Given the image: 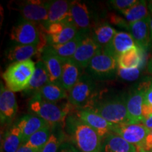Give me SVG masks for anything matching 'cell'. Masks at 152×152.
Returning a JSON list of instances; mask_svg holds the SVG:
<instances>
[{
  "mask_svg": "<svg viewBox=\"0 0 152 152\" xmlns=\"http://www.w3.org/2000/svg\"><path fill=\"white\" fill-rule=\"evenodd\" d=\"M89 75L97 79L111 78L118 69L117 58L102 49L91 61L88 67Z\"/></svg>",
  "mask_w": 152,
  "mask_h": 152,
  "instance_id": "6",
  "label": "cell"
},
{
  "mask_svg": "<svg viewBox=\"0 0 152 152\" xmlns=\"http://www.w3.org/2000/svg\"><path fill=\"white\" fill-rule=\"evenodd\" d=\"M96 85L89 74H83L77 83L68 92V102L79 109H89L94 103Z\"/></svg>",
  "mask_w": 152,
  "mask_h": 152,
  "instance_id": "4",
  "label": "cell"
},
{
  "mask_svg": "<svg viewBox=\"0 0 152 152\" xmlns=\"http://www.w3.org/2000/svg\"><path fill=\"white\" fill-rule=\"evenodd\" d=\"M144 102L152 106V82L144 95Z\"/></svg>",
  "mask_w": 152,
  "mask_h": 152,
  "instance_id": "39",
  "label": "cell"
},
{
  "mask_svg": "<svg viewBox=\"0 0 152 152\" xmlns=\"http://www.w3.org/2000/svg\"><path fill=\"white\" fill-rule=\"evenodd\" d=\"M42 31L37 24L23 19L11 29L10 37L13 41L22 45H42L47 44L42 42Z\"/></svg>",
  "mask_w": 152,
  "mask_h": 152,
  "instance_id": "7",
  "label": "cell"
},
{
  "mask_svg": "<svg viewBox=\"0 0 152 152\" xmlns=\"http://www.w3.org/2000/svg\"><path fill=\"white\" fill-rule=\"evenodd\" d=\"M102 49V47L92 37L87 35L80 44L71 59L82 69L86 68L92 58Z\"/></svg>",
  "mask_w": 152,
  "mask_h": 152,
  "instance_id": "13",
  "label": "cell"
},
{
  "mask_svg": "<svg viewBox=\"0 0 152 152\" xmlns=\"http://www.w3.org/2000/svg\"><path fill=\"white\" fill-rule=\"evenodd\" d=\"M110 21L115 26L129 30V26H130L129 23L126 20H124L123 18L118 16H116L115 14L111 15L110 16Z\"/></svg>",
  "mask_w": 152,
  "mask_h": 152,
  "instance_id": "36",
  "label": "cell"
},
{
  "mask_svg": "<svg viewBox=\"0 0 152 152\" xmlns=\"http://www.w3.org/2000/svg\"><path fill=\"white\" fill-rule=\"evenodd\" d=\"M148 9H149V10L150 11V12H151V14L152 13V0L149 1V3H148Z\"/></svg>",
  "mask_w": 152,
  "mask_h": 152,
  "instance_id": "44",
  "label": "cell"
},
{
  "mask_svg": "<svg viewBox=\"0 0 152 152\" xmlns=\"http://www.w3.org/2000/svg\"><path fill=\"white\" fill-rule=\"evenodd\" d=\"M77 117L82 122L96 131L102 138H105L112 132L115 125L90 109H79L77 112Z\"/></svg>",
  "mask_w": 152,
  "mask_h": 152,
  "instance_id": "12",
  "label": "cell"
},
{
  "mask_svg": "<svg viewBox=\"0 0 152 152\" xmlns=\"http://www.w3.org/2000/svg\"><path fill=\"white\" fill-rule=\"evenodd\" d=\"M150 28H151V42H152V13L150 14Z\"/></svg>",
  "mask_w": 152,
  "mask_h": 152,
  "instance_id": "43",
  "label": "cell"
},
{
  "mask_svg": "<svg viewBox=\"0 0 152 152\" xmlns=\"http://www.w3.org/2000/svg\"><path fill=\"white\" fill-rule=\"evenodd\" d=\"M143 124H121L114 125L112 132L121 136L129 143L140 147L149 132Z\"/></svg>",
  "mask_w": 152,
  "mask_h": 152,
  "instance_id": "11",
  "label": "cell"
},
{
  "mask_svg": "<svg viewBox=\"0 0 152 152\" xmlns=\"http://www.w3.org/2000/svg\"><path fill=\"white\" fill-rule=\"evenodd\" d=\"M42 45H18L9 49L7 53L9 60L13 62L24 61L31 59V58L37 54H41L44 48Z\"/></svg>",
  "mask_w": 152,
  "mask_h": 152,
  "instance_id": "22",
  "label": "cell"
},
{
  "mask_svg": "<svg viewBox=\"0 0 152 152\" xmlns=\"http://www.w3.org/2000/svg\"><path fill=\"white\" fill-rule=\"evenodd\" d=\"M18 111L16 96L14 92L1 84L0 91V117L1 123H8L13 119Z\"/></svg>",
  "mask_w": 152,
  "mask_h": 152,
  "instance_id": "17",
  "label": "cell"
},
{
  "mask_svg": "<svg viewBox=\"0 0 152 152\" xmlns=\"http://www.w3.org/2000/svg\"><path fill=\"white\" fill-rule=\"evenodd\" d=\"M61 144V138L52 133L49 141L47 142L41 152H58V148L60 147Z\"/></svg>",
  "mask_w": 152,
  "mask_h": 152,
  "instance_id": "33",
  "label": "cell"
},
{
  "mask_svg": "<svg viewBox=\"0 0 152 152\" xmlns=\"http://www.w3.org/2000/svg\"><path fill=\"white\" fill-rule=\"evenodd\" d=\"M149 85L146 86L145 84L140 85L126 99L127 111L130 124H141L143 122L142 106L144 102V95Z\"/></svg>",
  "mask_w": 152,
  "mask_h": 152,
  "instance_id": "10",
  "label": "cell"
},
{
  "mask_svg": "<svg viewBox=\"0 0 152 152\" xmlns=\"http://www.w3.org/2000/svg\"><path fill=\"white\" fill-rule=\"evenodd\" d=\"M143 49L134 46L128 49L118 58V66L120 68H140L143 63Z\"/></svg>",
  "mask_w": 152,
  "mask_h": 152,
  "instance_id": "25",
  "label": "cell"
},
{
  "mask_svg": "<svg viewBox=\"0 0 152 152\" xmlns=\"http://www.w3.org/2000/svg\"><path fill=\"white\" fill-rule=\"evenodd\" d=\"M151 115H152V106L144 102L143 106H142V115H143L144 119Z\"/></svg>",
  "mask_w": 152,
  "mask_h": 152,
  "instance_id": "38",
  "label": "cell"
},
{
  "mask_svg": "<svg viewBox=\"0 0 152 152\" xmlns=\"http://www.w3.org/2000/svg\"><path fill=\"white\" fill-rule=\"evenodd\" d=\"M22 134L23 142L26 144L30 137L48 124L41 118L35 115H26L16 123Z\"/></svg>",
  "mask_w": 152,
  "mask_h": 152,
  "instance_id": "19",
  "label": "cell"
},
{
  "mask_svg": "<svg viewBox=\"0 0 152 152\" xmlns=\"http://www.w3.org/2000/svg\"><path fill=\"white\" fill-rule=\"evenodd\" d=\"M81 70L72 59L66 61L63 64L61 75L58 83L68 92L83 75Z\"/></svg>",
  "mask_w": 152,
  "mask_h": 152,
  "instance_id": "20",
  "label": "cell"
},
{
  "mask_svg": "<svg viewBox=\"0 0 152 152\" xmlns=\"http://www.w3.org/2000/svg\"><path fill=\"white\" fill-rule=\"evenodd\" d=\"M141 73L140 68H129V69H124V68H118L117 71L118 75L121 78L127 81H134L139 77Z\"/></svg>",
  "mask_w": 152,
  "mask_h": 152,
  "instance_id": "32",
  "label": "cell"
},
{
  "mask_svg": "<svg viewBox=\"0 0 152 152\" xmlns=\"http://www.w3.org/2000/svg\"><path fill=\"white\" fill-rule=\"evenodd\" d=\"M72 2H73L72 1H66V0L51 1L49 8L48 19L46 23L42 27L45 29L49 25L62 21L67 18Z\"/></svg>",
  "mask_w": 152,
  "mask_h": 152,
  "instance_id": "21",
  "label": "cell"
},
{
  "mask_svg": "<svg viewBox=\"0 0 152 152\" xmlns=\"http://www.w3.org/2000/svg\"><path fill=\"white\" fill-rule=\"evenodd\" d=\"M142 124L145 125L149 130H151L152 129V115L145 118L144 119L143 122H142Z\"/></svg>",
  "mask_w": 152,
  "mask_h": 152,
  "instance_id": "41",
  "label": "cell"
},
{
  "mask_svg": "<svg viewBox=\"0 0 152 152\" xmlns=\"http://www.w3.org/2000/svg\"><path fill=\"white\" fill-rule=\"evenodd\" d=\"M116 33L117 31L115 28L109 24L104 23L94 28L91 37L94 39L95 42L104 49L109 45Z\"/></svg>",
  "mask_w": 152,
  "mask_h": 152,
  "instance_id": "29",
  "label": "cell"
},
{
  "mask_svg": "<svg viewBox=\"0 0 152 152\" xmlns=\"http://www.w3.org/2000/svg\"><path fill=\"white\" fill-rule=\"evenodd\" d=\"M41 60L45 64L48 72L50 83L59 81L62 73L63 64L65 62L55 54L49 45H47L41 53Z\"/></svg>",
  "mask_w": 152,
  "mask_h": 152,
  "instance_id": "16",
  "label": "cell"
},
{
  "mask_svg": "<svg viewBox=\"0 0 152 152\" xmlns=\"http://www.w3.org/2000/svg\"><path fill=\"white\" fill-rule=\"evenodd\" d=\"M16 152H40L37 150H36L33 148L28 147V145H26V144H23V145L20 147L19 149L17 150Z\"/></svg>",
  "mask_w": 152,
  "mask_h": 152,
  "instance_id": "40",
  "label": "cell"
},
{
  "mask_svg": "<svg viewBox=\"0 0 152 152\" xmlns=\"http://www.w3.org/2000/svg\"><path fill=\"white\" fill-rule=\"evenodd\" d=\"M89 109L98 113L112 124H130L126 99L123 96H115L100 102H95Z\"/></svg>",
  "mask_w": 152,
  "mask_h": 152,
  "instance_id": "3",
  "label": "cell"
},
{
  "mask_svg": "<svg viewBox=\"0 0 152 152\" xmlns=\"http://www.w3.org/2000/svg\"><path fill=\"white\" fill-rule=\"evenodd\" d=\"M52 134V133H51L50 126L48 125V126L42 128L41 130L33 134L28 140L26 144L28 147L33 148V149L41 152L45 146L46 145L47 142L49 141Z\"/></svg>",
  "mask_w": 152,
  "mask_h": 152,
  "instance_id": "31",
  "label": "cell"
},
{
  "mask_svg": "<svg viewBox=\"0 0 152 152\" xmlns=\"http://www.w3.org/2000/svg\"><path fill=\"white\" fill-rule=\"evenodd\" d=\"M104 150L105 152H137L136 146L113 132H111L105 137Z\"/></svg>",
  "mask_w": 152,
  "mask_h": 152,
  "instance_id": "26",
  "label": "cell"
},
{
  "mask_svg": "<svg viewBox=\"0 0 152 152\" xmlns=\"http://www.w3.org/2000/svg\"><path fill=\"white\" fill-rule=\"evenodd\" d=\"M33 97L50 103H56L58 101L68 98V94L58 83H49L34 94Z\"/></svg>",
  "mask_w": 152,
  "mask_h": 152,
  "instance_id": "23",
  "label": "cell"
},
{
  "mask_svg": "<svg viewBox=\"0 0 152 152\" xmlns=\"http://www.w3.org/2000/svg\"><path fill=\"white\" fill-rule=\"evenodd\" d=\"M67 19L77 28L80 33L87 35L90 30V14L87 5L79 1L72 2Z\"/></svg>",
  "mask_w": 152,
  "mask_h": 152,
  "instance_id": "14",
  "label": "cell"
},
{
  "mask_svg": "<svg viewBox=\"0 0 152 152\" xmlns=\"http://www.w3.org/2000/svg\"><path fill=\"white\" fill-rule=\"evenodd\" d=\"M147 71H149V73H151L152 75V57L151 58V59L149 60V63H148Z\"/></svg>",
  "mask_w": 152,
  "mask_h": 152,
  "instance_id": "42",
  "label": "cell"
},
{
  "mask_svg": "<svg viewBox=\"0 0 152 152\" xmlns=\"http://www.w3.org/2000/svg\"><path fill=\"white\" fill-rule=\"evenodd\" d=\"M136 45L130 33L120 31L117 32L109 45L104 49L118 59L121 54Z\"/></svg>",
  "mask_w": 152,
  "mask_h": 152,
  "instance_id": "18",
  "label": "cell"
},
{
  "mask_svg": "<svg viewBox=\"0 0 152 152\" xmlns=\"http://www.w3.org/2000/svg\"><path fill=\"white\" fill-rule=\"evenodd\" d=\"M50 3L51 1L29 0L20 4L19 11L25 20L44 26L48 19Z\"/></svg>",
  "mask_w": 152,
  "mask_h": 152,
  "instance_id": "9",
  "label": "cell"
},
{
  "mask_svg": "<svg viewBox=\"0 0 152 152\" xmlns=\"http://www.w3.org/2000/svg\"><path fill=\"white\" fill-rule=\"evenodd\" d=\"M47 45H58L72 40L79 33L77 28L67 18L44 28Z\"/></svg>",
  "mask_w": 152,
  "mask_h": 152,
  "instance_id": "8",
  "label": "cell"
},
{
  "mask_svg": "<svg viewBox=\"0 0 152 152\" xmlns=\"http://www.w3.org/2000/svg\"><path fill=\"white\" fill-rule=\"evenodd\" d=\"M58 152H81L75 145L68 142H64L61 144Z\"/></svg>",
  "mask_w": 152,
  "mask_h": 152,
  "instance_id": "37",
  "label": "cell"
},
{
  "mask_svg": "<svg viewBox=\"0 0 152 152\" xmlns=\"http://www.w3.org/2000/svg\"><path fill=\"white\" fill-rule=\"evenodd\" d=\"M148 9V3L146 1L141 0L128 9L121 11V13L129 24H130L149 17L150 14Z\"/></svg>",
  "mask_w": 152,
  "mask_h": 152,
  "instance_id": "30",
  "label": "cell"
},
{
  "mask_svg": "<svg viewBox=\"0 0 152 152\" xmlns=\"http://www.w3.org/2000/svg\"><path fill=\"white\" fill-rule=\"evenodd\" d=\"M69 109L67 106H60L56 103H50L35 97H32L28 103L29 111L42 118L49 126L64 122Z\"/></svg>",
  "mask_w": 152,
  "mask_h": 152,
  "instance_id": "5",
  "label": "cell"
},
{
  "mask_svg": "<svg viewBox=\"0 0 152 152\" xmlns=\"http://www.w3.org/2000/svg\"><path fill=\"white\" fill-rule=\"evenodd\" d=\"M128 30L137 46L143 50L149 48L152 43L149 16L140 21L130 23Z\"/></svg>",
  "mask_w": 152,
  "mask_h": 152,
  "instance_id": "15",
  "label": "cell"
},
{
  "mask_svg": "<svg viewBox=\"0 0 152 152\" xmlns=\"http://www.w3.org/2000/svg\"><path fill=\"white\" fill-rule=\"evenodd\" d=\"M23 144L20 129L16 124L7 130L4 136L1 150L3 152H16Z\"/></svg>",
  "mask_w": 152,
  "mask_h": 152,
  "instance_id": "28",
  "label": "cell"
},
{
  "mask_svg": "<svg viewBox=\"0 0 152 152\" xmlns=\"http://www.w3.org/2000/svg\"><path fill=\"white\" fill-rule=\"evenodd\" d=\"M87 35L80 33L76 35L75 38L71 41L68 42L65 44L58 45H49L55 54L59 56L64 61L70 60L73 58L75 53L77 50V47L85 36Z\"/></svg>",
  "mask_w": 152,
  "mask_h": 152,
  "instance_id": "27",
  "label": "cell"
},
{
  "mask_svg": "<svg viewBox=\"0 0 152 152\" xmlns=\"http://www.w3.org/2000/svg\"><path fill=\"white\" fill-rule=\"evenodd\" d=\"M137 152H152V129L149 130L143 144L137 148Z\"/></svg>",
  "mask_w": 152,
  "mask_h": 152,
  "instance_id": "35",
  "label": "cell"
},
{
  "mask_svg": "<svg viewBox=\"0 0 152 152\" xmlns=\"http://www.w3.org/2000/svg\"><path fill=\"white\" fill-rule=\"evenodd\" d=\"M35 68L36 64L32 59L11 64L2 74L7 88L14 92L26 90L35 73Z\"/></svg>",
  "mask_w": 152,
  "mask_h": 152,
  "instance_id": "2",
  "label": "cell"
},
{
  "mask_svg": "<svg viewBox=\"0 0 152 152\" xmlns=\"http://www.w3.org/2000/svg\"><path fill=\"white\" fill-rule=\"evenodd\" d=\"M49 83H50V81L46 66L42 61L39 60L36 64L35 73L25 92L26 94H33V96Z\"/></svg>",
  "mask_w": 152,
  "mask_h": 152,
  "instance_id": "24",
  "label": "cell"
},
{
  "mask_svg": "<svg viewBox=\"0 0 152 152\" xmlns=\"http://www.w3.org/2000/svg\"><path fill=\"white\" fill-rule=\"evenodd\" d=\"M68 128L75 146L81 152H101L102 137L94 130L80 120L71 117L67 121Z\"/></svg>",
  "mask_w": 152,
  "mask_h": 152,
  "instance_id": "1",
  "label": "cell"
},
{
  "mask_svg": "<svg viewBox=\"0 0 152 152\" xmlns=\"http://www.w3.org/2000/svg\"><path fill=\"white\" fill-rule=\"evenodd\" d=\"M137 0H112L110 1V4L113 6V8L121 12L132 7L137 3Z\"/></svg>",
  "mask_w": 152,
  "mask_h": 152,
  "instance_id": "34",
  "label": "cell"
}]
</instances>
